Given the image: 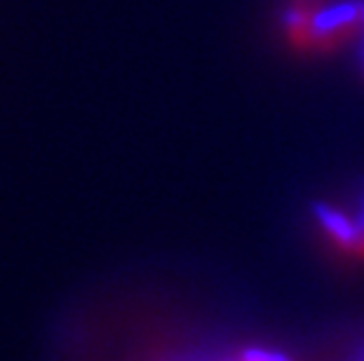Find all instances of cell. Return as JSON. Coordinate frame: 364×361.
Segmentation results:
<instances>
[{
	"mask_svg": "<svg viewBox=\"0 0 364 361\" xmlns=\"http://www.w3.org/2000/svg\"><path fill=\"white\" fill-rule=\"evenodd\" d=\"M315 213H317L320 226L327 230V233L331 235V240H334L338 247H346V249L355 251V247H358V233H355L353 218H348L341 211L331 209V206H324V204L317 206Z\"/></svg>",
	"mask_w": 364,
	"mask_h": 361,
	"instance_id": "obj_1",
	"label": "cell"
},
{
	"mask_svg": "<svg viewBox=\"0 0 364 361\" xmlns=\"http://www.w3.org/2000/svg\"><path fill=\"white\" fill-rule=\"evenodd\" d=\"M353 223H355V233H358V247H355V253H358V256H364V197H362L360 211H358V216L353 218Z\"/></svg>",
	"mask_w": 364,
	"mask_h": 361,
	"instance_id": "obj_2",
	"label": "cell"
},
{
	"mask_svg": "<svg viewBox=\"0 0 364 361\" xmlns=\"http://www.w3.org/2000/svg\"><path fill=\"white\" fill-rule=\"evenodd\" d=\"M245 361H289L282 355H275V352H263V350H254V352H247L242 357Z\"/></svg>",
	"mask_w": 364,
	"mask_h": 361,
	"instance_id": "obj_3",
	"label": "cell"
}]
</instances>
